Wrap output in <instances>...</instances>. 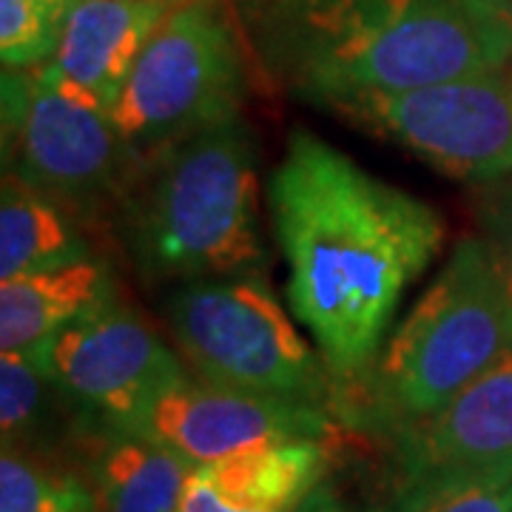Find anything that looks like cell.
Masks as SVG:
<instances>
[{"label":"cell","instance_id":"cell-1","mask_svg":"<svg viewBox=\"0 0 512 512\" xmlns=\"http://www.w3.org/2000/svg\"><path fill=\"white\" fill-rule=\"evenodd\" d=\"M268 205L291 311L328 365L339 416L365 384L407 288L441 251L447 225L308 128L288 137Z\"/></svg>","mask_w":512,"mask_h":512},{"label":"cell","instance_id":"cell-2","mask_svg":"<svg viewBox=\"0 0 512 512\" xmlns=\"http://www.w3.org/2000/svg\"><path fill=\"white\" fill-rule=\"evenodd\" d=\"M256 52L282 89L325 109L504 69L512 0H268Z\"/></svg>","mask_w":512,"mask_h":512},{"label":"cell","instance_id":"cell-3","mask_svg":"<svg viewBox=\"0 0 512 512\" xmlns=\"http://www.w3.org/2000/svg\"><path fill=\"white\" fill-rule=\"evenodd\" d=\"M120 214L128 254L146 282L259 274L256 148L242 117L151 157L123 191Z\"/></svg>","mask_w":512,"mask_h":512},{"label":"cell","instance_id":"cell-4","mask_svg":"<svg viewBox=\"0 0 512 512\" xmlns=\"http://www.w3.org/2000/svg\"><path fill=\"white\" fill-rule=\"evenodd\" d=\"M512 350V299L481 237H464L387 333L365 384L339 419L365 421L390 436L439 413Z\"/></svg>","mask_w":512,"mask_h":512},{"label":"cell","instance_id":"cell-5","mask_svg":"<svg viewBox=\"0 0 512 512\" xmlns=\"http://www.w3.org/2000/svg\"><path fill=\"white\" fill-rule=\"evenodd\" d=\"M163 311L197 379L333 413L336 384L322 353L308 345L259 276L188 279L168 293Z\"/></svg>","mask_w":512,"mask_h":512},{"label":"cell","instance_id":"cell-6","mask_svg":"<svg viewBox=\"0 0 512 512\" xmlns=\"http://www.w3.org/2000/svg\"><path fill=\"white\" fill-rule=\"evenodd\" d=\"M248 60L225 0H183L148 37L111 123L134 174L168 146L239 117Z\"/></svg>","mask_w":512,"mask_h":512},{"label":"cell","instance_id":"cell-7","mask_svg":"<svg viewBox=\"0 0 512 512\" xmlns=\"http://www.w3.org/2000/svg\"><path fill=\"white\" fill-rule=\"evenodd\" d=\"M3 174L49 194L80 222L120 205L134 177L111 114L77 103L37 69H3Z\"/></svg>","mask_w":512,"mask_h":512},{"label":"cell","instance_id":"cell-8","mask_svg":"<svg viewBox=\"0 0 512 512\" xmlns=\"http://www.w3.org/2000/svg\"><path fill=\"white\" fill-rule=\"evenodd\" d=\"M325 109L461 183L490 185L512 174V77L504 69L356 94Z\"/></svg>","mask_w":512,"mask_h":512},{"label":"cell","instance_id":"cell-9","mask_svg":"<svg viewBox=\"0 0 512 512\" xmlns=\"http://www.w3.org/2000/svg\"><path fill=\"white\" fill-rule=\"evenodd\" d=\"M32 356L52 387L111 427H123L165 384L191 373L183 356L117 299L57 330Z\"/></svg>","mask_w":512,"mask_h":512},{"label":"cell","instance_id":"cell-10","mask_svg":"<svg viewBox=\"0 0 512 512\" xmlns=\"http://www.w3.org/2000/svg\"><path fill=\"white\" fill-rule=\"evenodd\" d=\"M117 430L160 441L197 467L271 441H328L333 413L319 404L256 396L185 373Z\"/></svg>","mask_w":512,"mask_h":512},{"label":"cell","instance_id":"cell-11","mask_svg":"<svg viewBox=\"0 0 512 512\" xmlns=\"http://www.w3.org/2000/svg\"><path fill=\"white\" fill-rule=\"evenodd\" d=\"M396 439L404 484L453 476H512V350Z\"/></svg>","mask_w":512,"mask_h":512},{"label":"cell","instance_id":"cell-12","mask_svg":"<svg viewBox=\"0 0 512 512\" xmlns=\"http://www.w3.org/2000/svg\"><path fill=\"white\" fill-rule=\"evenodd\" d=\"M183 0H77L40 77L77 103L111 114L137 57Z\"/></svg>","mask_w":512,"mask_h":512},{"label":"cell","instance_id":"cell-13","mask_svg":"<svg viewBox=\"0 0 512 512\" xmlns=\"http://www.w3.org/2000/svg\"><path fill=\"white\" fill-rule=\"evenodd\" d=\"M114 302V279L100 259L0 282V350L32 353L74 319Z\"/></svg>","mask_w":512,"mask_h":512},{"label":"cell","instance_id":"cell-14","mask_svg":"<svg viewBox=\"0 0 512 512\" xmlns=\"http://www.w3.org/2000/svg\"><path fill=\"white\" fill-rule=\"evenodd\" d=\"M194 464L160 441L100 421L89 453L100 512H180Z\"/></svg>","mask_w":512,"mask_h":512},{"label":"cell","instance_id":"cell-15","mask_svg":"<svg viewBox=\"0 0 512 512\" xmlns=\"http://www.w3.org/2000/svg\"><path fill=\"white\" fill-rule=\"evenodd\" d=\"M328 458L325 439H291L256 444L197 470L234 510L288 512L325 478Z\"/></svg>","mask_w":512,"mask_h":512},{"label":"cell","instance_id":"cell-16","mask_svg":"<svg viewBox=\"0 0 512 512\" xmlns=\"http://www.w3.org/2000/svg\"><path fill=\"white\" fill-rule=\"evenodd\" d=\"M83 259H92V242L72 211L15 174H3L0 282L55 271Z\"/></svg>","mask_w":512,"mask_h":512},{"label":"cell","instance_id":"cell-17","mask_svg":"<svg viewBox=\"0 0 512 512\" xmlns=\"http://www.w3.org/2000/svg\"><path fill=\"white\" fill-rule=\"evenodd\" d=\"M0 512H100L89 478L6 444L0 456Z\"/></svg>","mask_w":512,"mask_h":512},{"label":"cell","instance_id":"cell-18","mask_svg":"<svg viewBox=\"0 0 512 512\" xmlns=\"http://www.w3.org/2000/svg\"><path fill=\"white\" fill-rule=\"evenodd\" d=\"M74 0H0L3 69H37L55 55Z\"/></svg>","mask_w":512,"mask_h":512},{"label":"cell","instance_id":"cell-19","mask_svg":"<svg viewBox=\"0 0 512 512\" xmlns=\"http://www.w3.org/2000/svg\"><path fill=\"white\" fill-rule=\"evenodd\" d=\"M390 512H512V476H453L404 484Z\"/></svg>","mask_w":512,"mask_h":512},{"label":"cell","instance_id":"cell-20","mask_svg":"<svg viewBox=\"0 0 512 512\" xmlns=\"http://www.w3.org/2000/svg\"><path fill=\"white\" fill-rule=\"evenodd\" d=\"M49 379L32 353L0 350V430L3 447L35 430Z\"/></svg>","mask_w":512,"mask_h":512},{"label":"cell","instance_id":"cell-21","mask_svg":"<svg viewBox=\"0 0 512 512\" xmlns=\"http://www.w3.org/2000/svg\"><path fill=\"white\" fill-rule=\"evenodd\" d=\"M478 225L481 239L493 256L501 282L512 299V174L484 185L478 197Z\"/></svg>","mask_w":512,"mask_h":512},{"label":"cell","instance_id":"cell-22","mask_svg":"<svg viewBox=\"0 0 512 512\" xmlns=\"http://www.w3.org/2000/svg\"><path fill=\"white\" fill-rule=\"evenodd\" d=\"M180 512H239V510L228 507L220 495L211 490V484L200 476V470L194 467V470H191V476H188V481H185Z\"/></svg>","mask_w":512,"mask_h":512},{"label":"cell","instance_id":"cell-23","mask_svg":"<svg viewBox=\"0 0 512 512\" xmlns=\"http://www.w3.org/2000/svg\"><path fill=\"white\" fill-rule=\"evenodd\" d=\"M288 512H356L350 507L348 501L339 495V490L330 484V481H319L316 487H313L311 493L305 495L299 504H293Z\"/></svg>","mask_w":512,"mask_h":512},{"label":"cell","instance_id":"cell-24","mask_svg":"<svg viewBox=\"0 0 512 512\" xmlns=\"http://www.w3.org/2000/svg\"><path fill=\"white\" fill-rule=\"evenodd\" d=\"M74 3H77V0H74Z\"/></svg>","mask_w":512,"mask_h":512}]
</instances>
